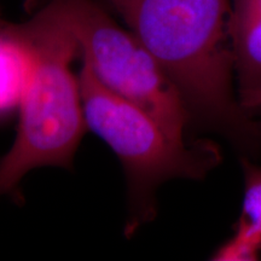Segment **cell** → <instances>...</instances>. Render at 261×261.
<instances>
[{
	"label": "cell",
	"mask_w": 261,
	"mask_h": 261,
	"mask_svg": "<svg viewBox=\"0 0 261 261\" xmlns=\"http://www.w3.org/2000/svg\"><path fill=\"white\" fill-rule=\"evenodd\" d=\"M240 100L242 106L250 112H261V85L254 89L240 94Z\"/></svg>",
	"instance_id": "ba28073f"
},
{
	"label": "cell",
	"mask_w": 261,
	"mask_h": 261,
	"mask_svg": "<svg viewBox=\"0 0 261 261\" xmlns=\"http://www.w3.org/2000/svg\"><path fill=\"white\" fill-rule=\"evenodd\" d=\"M177 86L192 125L240 151L261 149V120L234 91L231 0H106Z\"/></svg>",
	"instance_id": "6da1fadb"
},
{
	"label": "cell",
	"mask_w": 261,
	"mask_h": 261,
	"mask_svg": "<svg viewBox=\"0 0 261 261\" xmlns=\"http://www.w3.org/2000/svg\"><path fill=\"white\" fill-rule=\"evenodd\" d=\"M77 42L83 61L108 91L159 123L171 138L189 142L192 120L173 81L129 31L94 0H51Z\"/></svg>",
	"instance_id": "277c9868"
},
{
	"label": "cell",
	"mask_w": 261,
	"mask_h": 261,
	"mask_svg": "<svg viewBox=\"0 0 261 261\" xmlns=\"http://www.w3.org/2000/svg\"><path fill=\"white\" fill-rule=\"evenodd\" d=\"M231 39L240 96L261 85V0H231Z\"/></svg>",
	"instance_id": "5b68a950"
},
{
	"label": "cell",
	"mask_w": 261,
	"mask_h": 261,
	"mask_svg": "<svg viewBox=\"0 0 261 261\" xmlns=\"http://www.w3.org/2000/svg\"><path fill=\"white\" fill-rule=\"evenodd\" d=\"M32 52V68L19 102L15 142L0 160V196L17 189L32 169L44 166L70 168L85 130L79 80L70 63L79 46L48 3L19 23Z\"/></svg>",
	"instance_id": "7a4b0ae2"
},
{
	"label": "cell",
	"mask_w": 261,
	"mask_h": 261,
	"mask_svg": "<svg viewBox=\"0 0 261 261\" xmlns=\"http://www.w3.org/2000/svg\"><path fill=\"white\" fill-rule=\"evenodd\" d=\"M31 68V47L21 25L0 22V114L19 106Z\"/></svg>",
	"instance_id": "52a82bcc"
},
{
	"label": "cell",
	"mask_w": 261,
	"mask_h": 261,
	"mask_svg": "<svg viewBox=\"0 0 261 261\" xmlns=\"http://www.w3.org/2000/svg\"><path fill=\"white\" fill-rule=\"evenodd\" d=\"M79 86L87 128L112 148L125 169L133 232L154 217L155 191L169 179H203L221 161L208 140L179 142L148 114L102 86L83 61Z\"/></svg>",
	"instance_id": "3957f363"
},
{
	"label": "cell",
	"mask_w": 261,
	"mask_h": 261,
	"mask_svg": "<svg viewBox=\"0 0 261 261\" xmlns=\"http://www.w3.org/2000/svg\"><path fill=\"white\" fill-rule=\"evenodd\" d=\"M244 194L233 233L213 254L214 260L253 261L261 255V167L242 158Z\"/></svg>",
	"instance_id": "8992f818"
}]
</instances>
